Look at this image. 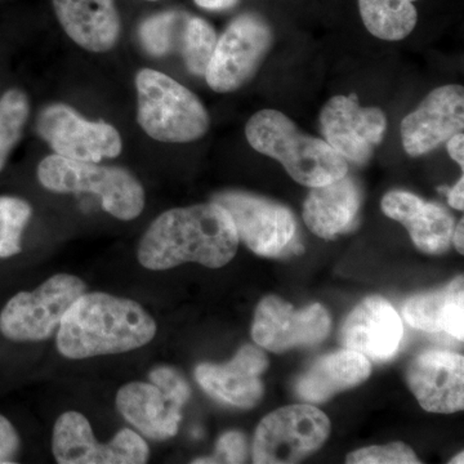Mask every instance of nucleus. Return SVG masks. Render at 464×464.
<instances>
[{"instance_id":"18","label":"nucleus","mask_w":464,"mask_h":464,"mask_svg":"<svg viewBox=\"0 0 464 464\" xmlns=\"http://www.w3.org/2000/svg\"><path fill=\"white\" fill-rule=\"evenodd\" d=\"M382 210L405 226L418 249L441 255L451 244L456 219L436 203H427L408 191H390L382 200Z\"/></svg>"},{"instance_id":"38","label":"nucleus","mask_w":464,"mask_h":464,"mask_svg":"<svg viewBox=\"0 0 464 464\" xmlns=\"http://www.w3.org/2000/svg\"><path fill=\"white\" fill-rule=\"evenodd\" d=\"M148 2H157V0H148Z\"/></svg>"},{"instance_id":"20","label":"nucleus","mask_w":464,"mask_h":464,"mask_svg":"<svg viewBox=\"0 0 464 464\" xmlns=\"http://www.w3.org/2000/svg\"><path fill=\"white\" fill-rule=\"evenodd\" d=\"M362 206V191L346 176L313 188L304 206L307 227L322 239L333 240L353 230Z\"/></svg>"},{"instance_id":"37","label":"nucleus","mask_w":464,"mask_h":464,"mask_svg":"<svg viewBox=\"0 0 464 464\" xmlns=\"http://www.w3.org/2000/svg\"><path fill=\"white\" fill-rule=\"evenodd\" d=\"M463 456H464L463 451H460L459 456H457L456 458H454L453 460H450V463L451 464H457V463L462 464V463H464Z\"/></svg>"},{"instance_id":"1","label":"nucleus","mask_w":464,"mask_h":464,"mask_svg":"<svg viewBox=\"0 0 464 464\" xmlns=\"http://www.w3.org/2000/svg\"><path fill=\"white\" fill-rule=\"evenodd\" d=\"M237 246L230 215L210 201L159 216L140 241L137 257L152 271L170 270L186 262L219 268L232 261Z\"/></svg>"},{"instance_id":"36","label":"nucleus","mask_w":464,"mask_h":464,"mask_svg":"<svg viewBox=\"0 0 464 464\" xmlns=\"http://www.w3.org/2000/svg\"><path fill=\"white\" fill-rule=\"evenodd\" d=\"M464 221L463 218L460 219L459 224L454 227L453 237H451V243H454L456 246V249L460 255H463L464 252Z\"/></svg>"},{"instance_id":"30","label":"nucleus","mask_w":464,"mask_h":464,"mask_svg":"<svg viewBox=\"0 0 464 464\" xmlns=\"http://www.w3.org/2000/svg\"><path fill=\"white\" fill-rule=\"evenodd\" d=\"M150 380L163 391L168 398L173 400L177 405L182 406V408L190 399V386L176 369L160 366L150 373Z\"/></svg>"},{"instance_id":"2","label":"nucleus","mask_w":464,"mask_h":464,"mask_svg":"<svg viewBox=\"0 0 464 464\" xmlns=\"http://www.w3.org/2000/svg\"><path fill=\"white\" fill-rule=\"evenodd\" d=\"M157 323L130 299L108 293H84L58 326V353L66 359L130 353L152 341Z\"/></svg>"},{"instance_id":"16","label":"nucleus","mask_w":464,"mask_h":464,"mask_svg":"<svg viewBox=\"0 0 464 464\" xmlns=\"http://www.w3.org/2000/svg\"><path fill=\"white\" fill-rule=\"evenodd\" d=\"M404 337V326L395 308L382 297L364 299L344 320L341 342L347 350L386 362L396 355Z\"/></svg>"},{"instance_id":"11","label":"nucleus","mask_w":464,"mask_h":464,"mask_svg":"<svg viewBox=\"0 0 464 464\" xmlns=\"http://www.w3.org/2000/svg\"><path fill=\"white\" fill-rule=\"evenodd\" d=\"M38 133L60 157L100 163L123 149L121 133L106 121H90L63 103L45 108L38 118Z\"/></svg>"},{"instance_id":"9","label":"nucleus","mask_w":464,"mask_h":464,"mask_svg":"<svg viewBox=\"0 0 464 464\" xmlns=\"http://www.w3.org/2000/svg\"><path fill=\"white\" fill-rule=\"evenodd\" d=\"M329 433V418L315 406L299 404L277 409L258 424L253 462L297 463L322 448Z\"/></svg>"},{"instance_id":"25","label":"nucleus","mask_w":464,"mask_h":464,"mask_svg":"<svg viewBox=\"0 0 464 464\" xmlns=\"http://www.w3.org/2000/svg\"><path fill=\"white\" fill-rule=\"evenodd\" d=\"M183 12H163L143 21L140 39L143 48L152 56H166L181 44L183 29L188 20Z\"/></svg>"},{"instance_id":"23","label":"nucleus","mask_w":464,"mask_h":464,"mask_svg":"<svg viewBox=\"0 0 464 464\" xmlns=\"http://www.w3.org/2000/svg\"><path fill=\"white\" fill-rule=\"evenodd\" d=\"M464 283L458 276L444 289L414 295L402 307L409 325L429 333H448L462 342L464 338Z\"/></svg>"},{"instance_id":"27","label":"nucleus","mask_w":464,"mask_h":464,"mask_svg":"<svg viewBox=\"0 0 464 464\" xmlns=\"http://www.w3.org/2000/svg\"><path fill=\"white\" fill-rule=\"evenodd\" d=\"M29 111V100L21 90H9L0 99V170L20 141Z\"/></svg>"},{"instance_id":"26","label":"nucleus","mask_w":464,"mask_h":464,"mask_svg":"<svg viewBox=\"0 0 464 464\" xmlns=\"http://www.w3.org/2000/svg\"><path fill=\"white\" fill-rule=\"evenodd\" d=\"M216 44L217 34L213 26L204 18L188 17L179 44L188 72L198 76L206 75Z\"/></svg>"},{"instance_id":"31","label":"nucleus","mask_w":464,"mask_h":464,"mask_svg":"<svg viewBox=\"0 0 464 464\" xmlns=\"http://www.w3.org/2000/svg\"><path fill=\"white\" fill-rule=\"evenodd\" d=\"M246 458V441L243 433L226 432L217 442L216 456L200 458L194 463H244Z\"/></svg>"},{"instance_id":"6","label":"nucleus","mask_w":464,"mask_h":464,"mask_svg":"<svg viewBox=\"0 0 464 464\" xmlns=\"http://www.w3.org/2000/svg\"><path fill=\"white\" fill-rule=\"evenodd\" d=\"M85 288L74 275L57 274L34 292L17 293L0 314V332L14 342L47 340Z\"/></svg>"},{"instance_id":"32","label":"nucleus","mask_w":464,"mask_h":464,"mask_svg":"<svg viewBox=\"0 0 464 464\" xmlns=\"http://www.w3.org/2000/svg\"><path fill=\"white\" fill-rule=\"evenodd\" d=\"M20 449V438L14 424L0 414V464L14 463Z\"/></svg>"},{"instance_id":"14","label":"nucleus","mask_w":464,"mask_h":464,"mask_svg":"<svg viewBox=\"0 0 464 464\" xmlns=\"http://www.w3.org/2000/svg\"><path fill=\"white\" fill-rule=\"evenodd\" d=\"M464 130V88L448 84L433 90L423 102L405 116L401 140L411 157L431 152Z\"/></svg>"},{"instance_id":"5","label":"nucleus","mask_w":464,"mask_h":464,"mask_svg":"<svg viewBox=\"0 0 464 464\" xmlns=\"http://www.w3.org/2000/svg\"><path fill=\"white\" fill-rule=\"evenodd\" d=\"M38 179L47 190L60 194L99 195L103 209L121 221L137 218L145 208L141 183L123 168L51 155L39 164Z\"/></svg>"},{"instance_id":"4","label":"nucleus","mask_w":464,"mask_h":464,"mask_svg":"<svg viewBox=\"0 0 464 464\" xmlns=\"http://www.w3.org/2000/svg\"><path fill=\"white\" fill-rule=\"evenodd\" d=\"M136 90L137 121L151 139L188 143L209 130V114L197 94L170 76L157 70H140Z\"/></svg>"},{"instance_id":"19","label":"nucleus","mask_w":464,"mask_h":464,"mask_svg":"<svg viewBox=\"0 0 464 464\" xmlns=\"http://www.w3.org/2000/svg\"><path fill=\"white\" fill-rule=\"evenodd\" d=\"M57 20L67 35L84 50L103 53L121 36L115 0H52Z\"/></svg>"},{"instance_id":"35","label":"nucleus","mask_w":464,"mask_h":464,"mask_svg":"<svg viewBox=\"0 0 464 464\" xmlns=\"http://www.w3.org/2000/svg\"><path fill=\"white\" fill-rule=\"evenodd\" d=\"M199 7L209 11H226L235 7L239 0H194Z\"/></svg>"},{"instance_id":"10","label":"nucleus","mask_w":464,"mask_h":464,"mask_svg":"<svg viewBox=\"0 0 464 464\" xmlns=\"http://www.w3.org/2000/svg\"><path fill=\"white\" fill-rule=\"evenodd\" d=\"M52 451L60 464H142L149 460L148 444L132 430H121L109 444H100L90 420L78 411L58 417Z\"/></svg>"},{"instance_id":"13","label":"nucleus","mask_w":464,"mask_h":464,"mask_svg":"<svg viewBox=\"0 0 464 464\" xmlns=\"http://www.w3.org/2000/svg\"><path fill=\"white\" fill-rule=\"evenodd\" d=\"M331 316L319 304L295 310L276 295L259 302L252 326L253 340L259 346L282 353L295 347L322 343L331 331Z\"/></svg>"},{"instance_id":"3","label":"nucleus","mask_w":464,"mask_h":464,"mask_svg":"<svg viewBox=\"0 0 464 464\" xmlns=\"http://www.w3.org/2000/svg\"><path fill=\"white\" fill-rule=\"evenodd\" d=\"M246 136L256 151L280 161L295 181L307 188L326 185L348 172L347 161L326 141L302 133L276 110H261L253 115Z\"/></svg>"},{"instance_id":"17","label":"nucleus","mask_w":464,"mask_h":464,"mask_svg":"<svg viewBox=\"0 0 464 464\" xmlns=\"http://www.w3.org/2000/svg\"><path fill=\"white\" fill-rule=\"evenodd\" d=\"M267 366L264 351L246 344L226 364H200L195 378L213 398L237 408H253L264 396L261 375Z\"/></svg>"},{"instance_id":"29","label":"nucleus","mask_w":464,"mask_h":464,"mask_svg":"<svg viewBox=\"0 0 464 464\" xmlns=\"http://www.w3.org/2000/svg\"><path fill=\"white\" fill-rule=\"evenodd\" d=\"M351 464H417L420 463L413 449L402 442H391L382 447L362 448L347 456Z\"/></svg>"},{"instance_id":"7","label":"nucleus","mask_w":464,"mask_h":464,"mask_svg":"<svg viewBox=\"0 0 464 464\" xmlns=\"http://www.w3.org/2000/svg\"><path fill=\"white\" fill-rule=\"evenodd\" d=\"M230 215L239 241L264 257H283L302 250L292 210L276 201L248 194L226 191L213 200Z\"/></svg>"},{"instance_id":"8","label":"nucleus","mask_w":464,"mask_h":464,"mask_svg":"<svg viewBox=\"0 0 464 464\" xmlns=\"http://www.w3.org/2000/svg\"><path fill=\"white\" fill-rule=\"evenodd\" d=\"M270 24L257 14H244L231 21L217 44L206 72L208 85L217 93L244 87L273 47Z\"/></svg>"},{"instance_id":"12","label":"nucleus","mask_w":464,"mask_h":464,"mask_svg":"<svg viewBox=\"0 0 464 464\" xmlns=\"http://www.w3.org/2000/svg\"><path fill=\"white\" fill-rule=\"evenodd\" d=\"M325 141L344 160L365 166L383 141L387 118L381 109L362 106L356 94L335 96L320 114Z\"/></svg>"},{"instance_id":"34","label":"nucleus","mask_w":464,"mask_h":464,"mask_svg":"<svg viewBox=\"0 0 464 464\" xmlns=\"http://www.w3.org/2000/svg\"><path fill=\"white\" fill-rule=\"evenodd\" d=\"M448 201L457 210L464 209V179L460 177L453 188L448 191Z\"/></svg>"},{"instance_id":"28","label":"nucleus","mask_w":464,"mask_h":464,"mask_svg":"<svg viewBox=\"0 0 464 464\" xmlns=\"http://www.w3.org/2000/svg\"><path fill=\"white\" fill-rule=\"evenodd\" d=\"M33 209L27 201L14 197H0V258L21 252V237Z\"/></svg>"},{"instance_id":"21","label":"nucleus","mask_w":464,"mask_h":464,"mask_svg":"<svg viewBox=\"0 0 464 464\" xmlns=\"http://www.w3.org/2000/svg\"><path fill=\"white\" fill-rule=\"evenodd\" d=\"M116 408L142 435L152 440L173 438L182 420V406L154 383L132 382L116 395Z\"/></svg>"},{"instance_id":"33","label":"nucleus","mask_w":464,"mask_h":464,"mask_svg":"<svg viewBox=\"0 0 464 464\" xmlns=\"http://www.w3.org/2000/svg\"><path fill=\"white\" fill-rule=\"evenodd\" d=\"M447 150L449 155L454 161H457L458 166L464 167V136L463 133H458L456 136L451 137L447 141Z\"/></svg>"},{"instance_id":"15","label":"nucleus","mask_w":464,"mask_h":464,"mask_svg":"<svg viewBox=\"0 0 464 464\" xmlns=\"http://www.w3.org/2000/svg\"><path fill=\"white\" fill-rule=\"evenodd\" d=\"M409 387L424 411L451 414L464 408V359L449 351L415 357L406 374Z\"/></svg>"},{"instance_id":"22","label":"nucleus","mask_w":464,"mask_h":464,"mask_svg":"<svg viewBox=\"0 0 464 464\" xmlns=\"http://www.w3.org/2000/svg\"><path fill=\"white\" fill-rule=\"evenodd\" d=\"M371 372L372 365L368 357L344 348L317 360L299 378L295 392L304 401L319 404L341 391L362 383L368 380Z\"/></svg>"},{"instance_id":"24","label":"nucleus","mask_w":464,"mask_h":464,"mask_svg":"<svg viewBox=\"0 0 464 464\" xmlns=\"http://www.w3.org/2000/svg\"><path fill=\"white\" fill-rule=\"evenodd\" d=\"M415 0H359L360 14L369 33L382 41L405 39L417 25Z\"/></svg>"}]
</instances>
